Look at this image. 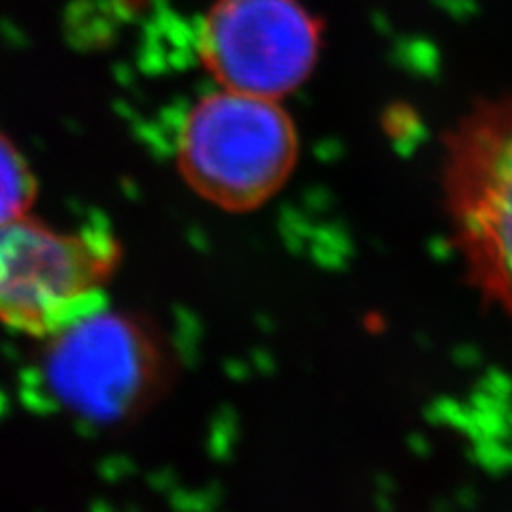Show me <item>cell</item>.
<instances>
[{
    "instance_id": "obj_1",
    "label": "cell",
    "mask_w": 512,
    "mask_h": 512,
    "mask_svg": "<svg viewBox=\"0 0 512 512\" xmlns=\"http://www.w3.org/2000/svg\"><path fill=\"white\" fill-rule=\"evenodd\" d=\"M442 192L468 282L512 318V96L480 103L446 135Z\"/></svg>"
},
{
    "instance_id": "obj_2",
    "label": "cell",
    "mask_w": 512,
    "mask_h": 512,
    "mask_svg": "<svg viewBox=\"0 0 512 512\" xmlns=\"http://www.w3.org/2000/svg\"><path fill=\"white\" fill-rule=\"evenodd\" d=\"M299 139L278 101L222 88L186 114L178 165L190 188L227 212L267 203L291 178Z\"/></svg>"
},
{
    "instance_id": "obj_3",
    "label": "cell",
    "mask_w": 512,
    "mask_h": 512,
    "mask_svg": "<svg viewBox=\"0 0 512 512\" xmlns=\"http://www.w3.org/2000/svg\"><path fill=\"white\" fill-rule=\"evenodd\" d=\"M45 338L47 387L58 404L82 419L126 421L167 387L165 346L133 316L99 306Z\"/></svg>"
},
{
    "instance_id": "obj_4",
    "label": "cell",
    "mask_w": 512,
    "mask_h": 512,
    "mask_svg": "<svg viewBox=\"0 0 512 512\" xmlns=\"http://www.w3.org/2000/svg\"><path fill=\"white\" fill-rule=\"evenodd\" d=\"M120 248L101 231L62 233L28 216L0 229V323L54 333L103 306Z\"/></svg>"
},
{
    "instance_id": "obj_5",
    "label": "cell",
    "mask_w": 512,
    "mask_h": 512,
    "mask_svg": "<svg viewBox=\"0 0 512 512\" xmlns=\"http://www.w3.org/2000/svg\"><path fill=\"white\" fill-rule=\"evenodd\" d=\"M320 22L297 0H216L199 30V54L216 82L278 101L306 82Z\"/></svg>"
},
{
    "instance_id": "obj_6",
    "label": "cell",
    "mask_w": 512,
    "mask_h": 512,
    "mask_svg": "<svg viewBox=\"0 0 512 512\" xmlns=\"http://www.w3.org/2000/svg\"><path fill=\"white\" fill-rule=\"evenodd\" d=\"M35 192L37 182L24 156L0 135V229L28 216Z\"/></svg>"
}]
</instances>
